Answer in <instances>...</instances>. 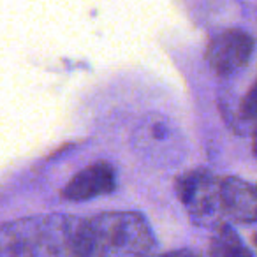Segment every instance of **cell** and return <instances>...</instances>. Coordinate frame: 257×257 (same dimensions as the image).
Instances as JSON below:
<instances>
[{
    "label": "cell",
    "instance_id": "cell-5",
    "mask_svg": "<svg viewBox=\"0 0 257 257\" xmlns=\"http://www.w3.org/2000/svg\"><path fill=\"white\" fill-rule=\"evenodd\" d=\"M222 206L225 218L238 224L257 222V187L236 176L220 178Z\"/></svg>",
    "mask_w": 257,
    "mask_h": 257
},
{
    "label": "cell",
    "instance_id": "cell-3",
    "mask_svg": "<svg viewBox=\"0 0 257 257\" xmlns=\"http://www.w3.org/2000/svg\"><path fill=\"white\" fill-rule=\"evenodd\" d=\"M176 192L194 224L203 227H217L224 224L220 178L206 169H194L180 176Z\"/></svg>",
    "mask_w": 257,
    "mask_h": 257
},
{
    "label": "cell",
    "instance_id": "cell-9",
    "mask_svg": "<svg viewBox=\"0 0 257 257\" xmlns=\"http://www.w3.org/2000/svg\"><path fill=\"white\" fill-rule=\"evenodd\" d=\"M252 148H253V154L257 155V128H255V133H253V141H252Z\"/></svg>",
    "mask_w": 257,
    "mask_h": 257
},
{
    "label": "cell",
    "instance_id": "cell-1",
    "mask_svg": "<svg viewBox=\"0 0 257 257\" xmlns=\"http://www.w3.org/2000/svg\"><path fill=\"white\" fill-rule=\"evenodd\" d=\"M83 220L69 215L20 218L0 225V255L81 257Z\"/></svg>",
    "mask_w": 257,
    "mask_h": 257
},
{
    "label": "cell",
    "instance_id": "cell-7",
    "mask_svg": "<svg viewBox=\"0 0 257 257\" xmlns=\"http://www.w3.org/2000/svg\"><path fill=\"white\" fill-rule=\"evenodd\" d=\"M211 255H250V250L245 248L241 239L229 225L220 224L215 227V234L210 243Z\"/></svg>",
    "mask_w": 257,
    "mask_h": 257
},
{
    "label": "cell",
    "instance_id": "cell-10",
    "mask_svg": "<svg viewBox=\"0 0 257 257\" xmlns=\"http://www.w3.org/2000/svg\"><path fill=\"white\" fill-rule=\"evenodd\" d=\"M253 243H255V246H257V234H255V238H253Z\"/></svg>",
    "mask_w": 257,
    "mask_h": 257
},
{
    "label": "cell",
    "instance_id": "cell-8",
    "mask_svg": "<svg viewBox=\"0 0 257 257\" xmlns=\"http://www.w3.org/2000/svg\"><path fill=\"white\" fill-rule=\"evenodd\" d=\"M241 116L245 120H250V121H257V81L253 83V86L248 90L245 97L241 100Z\"/></svg>",
    "mask_w": 257,
    "mask_h": 257
},
{
    "label": "cell",
    "instance_id": "cell-2",
    "mask_svg": "<svg viewBox=\"0 0 257 257\" xmlns=\"http://www.w3.org/2000/svg\"><path fill=\"white\" fill-rule=\"evenodd\" d=\"M154 250V232L140 213L111 211L83 220L81 257L143 255Z\"/></svg>",
    "mask_w": 257,
    "mask_h": 257
},
{
    "label": "cell",
    "instance_id": "cell-6",
    "mask_svg": "<svg viewBox=\"0 0 257 257\" xmlns=\"http://www.w3.org/2000/svg\"><path fill=\"white\" fill-rule=\"evenodd\" d=\"M116 185L114 171L109 164H93L79 171L62 190V196L69 201H86L97 196L109 194Z\"/></svg>",
    "mask_w": 257,
    "mask_h": 257
},
{
    "label": "cell",
    "instance_id": "cell-4",
    "mask_svg": "<svg viewBox=\"0 0 257 257\" xmlns=\"http://www.w3.org/2000/svg\"><path fill=\"white\" fill-rule=\"evenodd\" d=\"M253 53V39L238 29L224 30L213 37L206 51V60L217 74L229 76L248 64Z\"/></svg>",
    "mask_w": 257,
    "mask_h": 257
}]
</instances>
